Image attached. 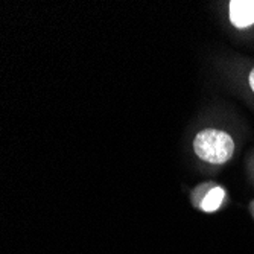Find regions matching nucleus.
<instances>
[{
  "instance_id": "nucleus-3",
  "label": "nucleus",
  "mask_w": 254,
  "mask_h": 254,
  "mask_svg": "<svg viewBox=\"0 0 254 254\" xmlns=\"http://www.w3.org/2000/svg\"><path fill=\"white\" fill-rule=\"evenodd\" d=\"M224 196H225L224 189L215 186V188H212L209 192H207V195H205V198L202 199V202H201L199 207H201V209H202L204 212H215V210L219 209V205L222 204Z\"/></svg>"
},
{
  "instance_id": "nucleus-1",
  "label": "nucleus",
  "mask_w": 254,
  "mask_h": 254,
  "mask_svg": "<svg viewBox=\"0 0 254 254\" xmlns=\"http://www.w3.org/2000/svg\"><path fill=\"white\" fill-rule=\"evenodd\" d=\"M195 152L204 161L213 165H221L233 155L235 143L233 138L224 131L204 129L198 132L193 142Z\"/></svg>"
},
{
  "instance_id": "nucleus-2",
  "label": "nucleus",
  "mask_w": 254,
  "mask_h": 254,
  "mask_svg": "<svg viewBox=\"0 0 254 254\" xmlns=\"http://www.w3.org/2000/svg\"><path fill=\"white\" fill-rule=\"evenodd\" d=\"M230 21L236 28H248L254 23V0H232Z\"/></svg>"
},
{
  "instance_id": "nucleus-4",
  "label": "nucleus",
  "mask_w": 254,
  "mask_h": 254,
  "mask_svg": "<svg viewBox=\"0 0 254 254\" xmlns=\"http://www.w3.org/2000/svg\"><path fill=\"white\" fill-rule=\"evenodd\" d=\"M250 85H251V88H253V91H254V68H253V72H251V75H250Z\"/></svg>"
}]
</instances>
